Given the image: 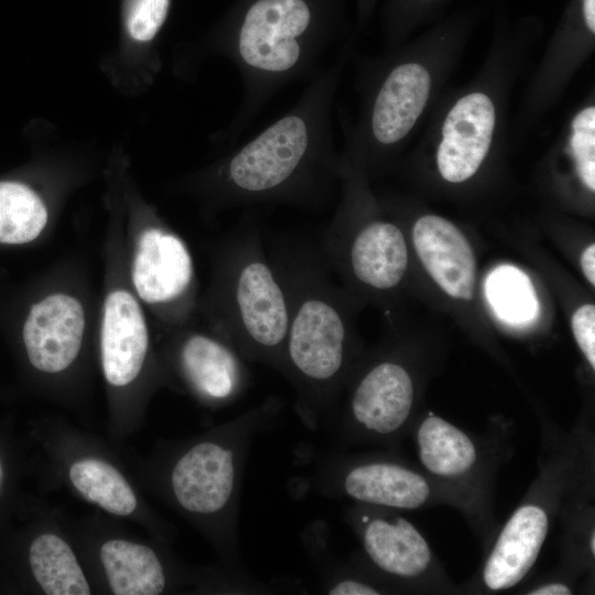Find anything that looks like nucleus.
I'll return each instance as SVG.
<instances>
[{"label":"nucleus","mask_w":595,"mask_h":595,"mask_svg":"<svg viewBox=\"0 0 595 595\" xmlns=\"http://www.w3.org/2000/svg\"><path fill=\"white\" fill-rule=\"evenodd\" d=\"M170 0H130L127 11V29L139 42L152 41L162 28Z\"/></svg>","instance_id":"24"},{"label":"nucleus","mask_w":595,"mask_h":595,"mask_svg":"<svg viewBox=\"0 0 595 595\" xmlns=\"http://www.w3.org/2000/svg\"><path fill=\"white\" fill-rule=\"evenodd\" d=\"M139 298L155 307L171 325L191 316L195 271L184 240L163 225L144 228L138 238L131 270Z\"/></svg>","instance_id":"6"},{"label":"nucleus","mask_w":595,"mask_h":595,"mask_svg":"<svg viewBox=\"0 0 595 595\" xmlns=\"http://www.w3.org/2000/svg\"><path fill=\"white\" fill-rule=\"evenodd\" d=\"M340 66L323 68L288 111L213 166L205 186L218 208L326 205L342 172L331 127Z\"/></svg>","instance_id":"1"},{"label":"nucleus","mask_w":595,"mask_h":595,"mask_svg":"<svg viewBox=\"0 0 595 595\" xmlns=\"http://www.w3.org/2000/svg\"><path fill=\"white\" fill-rule=\"evenodd\" d=\"M328 486L366 506L414 510L432 497L430 482L419 472L390 459H365L337 470Z\"/></svg>","instance_id":"11"},{"label":"nucleus","mask_w":595,"mask_h":595,"mask_svg":"<svg viewBox=\"0 0 595 595\" xmlns=\"http://www.w3.org/2000/svg\"><path fill=\"white\" fill-rule=\"evenodd\" d=\"M280 403L269 398L234 419L219 439L197 442L175 462L171 488L185 511L224 521L237 531L246 455L253 435L274 416Z\"/></svg>","instance_id":"4"},{"label":"nucleus","mask_w":595,"mask_h":595,"mask_svg":"<svg viewBox=\"0 0 595 595\" xmlns=\"http://www.w3.org/2000/svg\"><path fill=\"white\" fill-rule=\"evenodd\" d=\"M32 573L45 594L88 595L89 584L71 547L53 533L39 536L30 547Z\"/></svg>","instance_id":"19"},{"label":"nucleus","mask_w":595,"mask_h":595,"mask_svg":"<svg viewBox=\"0 0 595 595\" xmlns=\"http://www.w3.org/2000/svg\"><path fill=\"white\" fill-rule=\"evenodd\" d=\"M415 440L422 466L435 477L463 478L478 462V448L473 439L439 415L429 414L419 423Z\"/></svg>","instance_id":"17"},{"label":"nucleus","mask_w":595,"mask_h":595,"mask_svg":"<svg viewBox=\"0 0 595 595\" xmlns=\"http://www.w3.org/2000/svg\"><path fill=\"white\" fill-rule=\"evenodd\" d=\"M571 149L583 183L595 190V108L580 111L572 123Z\"/></svg>","instance_id":"23"},{"label":"nucleus","mask_w":595,"mask_h":595,"mask_svg":"<svg viewBox=\"0 0 595 595\" xmlns=\"http://www.w3.org/2000/svg\"><path fill=\"white\" fill-rule=\"evenodd\" d=\"M47 223L41 197L18 182H0V242L20 245L33 241Z\"/></svg>","instance_id":"22"},{"label":"nucleus","mask_w":595,"mask_h":595,"mask_svg":"<svg viewBox=\"0 0 595 595\" xmlns=\"http://www.w3.org/2000/svg\"><path fill=\"white\" fill-rule=\"evenodd\" d=\"M321 250L331 270L378 293L401 283L409 261L404 235L396 224L378 217L355 223L344 205L325 230Z\"/></svg>","instance_id":"5"},{"label":"nucleus","mask_w":595,"mask_h":595,"mask_svg":"<svg viewBox=\"0 0 595 595\" xmlns=\"http://www.w3.org/2000/svg\"><path fill=\"white\" fill-rule=\"evenodd\" d=\"M431 90L426 68L416 63L392 67L380 83L369 111V134L379 147L401 141L422 113Z\"/></svg>","instance_id":"16"},{"label":"nucleus","mask_w":595,"mask_h":595,"mask_svg":"<svg viewBox=\"0 0 595 595\" xmlns=\"http://www.w3.org/2000/svg\"><path fill=\"white\" fill-rule=\"evenodd\" d=\"M572 593V588L563 582L541 584L528 592L530 595H570Z\"/></svg>","instance_id":"27"},{"label":"nucleus","mask_w":595,"mask_h":595,"mask_svg":"<svg viewBox=\"0 0 595 595\" xmlns=\"http://www.w3.org/2000/svg\"><path fill=\"white\" fill-rule=\"evenodd\" d=\"M85 332L78 299L56 292L35 303L24 322L23 342L30 363L45 374L68 368L77 357Z\"/></svg>","instance_id":"9"},{"label":"nucleus","mask_w":595,"mask_h":595,"mask_svg":"<svg viewBox=\"0 0 595 595\" xmlns=\"http://www.w3.org/2000/svg\"><path fill=\"white\" fill-rule=\"evenodd\" d=\"M0 476H1V468H0Z\"/></svg>","instance_id":"31"},{"label":"nucleus","mask_w":595,"mask_h":595,"mask_svg":"<svg viewBox=\"0 0 595 595\" xmlns=\"http://www.w3.org/2000/svg\"><path fill=\"white\" fill-rule=\"evenodd\" d=\"M267 250L284 283L289 325L281 374L295 390V409L316 426L334 407L350 361V329L343 295L321 247L283 239Z\"/></svg>","instance_id":"2"},{"label":"nucleus","mask_w":595,"mask_h":595,"mask_svg":"<svg viewBox=\"0 0 595 595\" xmlns=\"http://www.w3.org/2000/svg\"><path fill=\"white\" fill-rule=\"evenodd\" d=\"M69 478L86 499L110 513L127 516L137 507L136 495L128 482L104 461L87 458L74 463Z\"/></svg>","instance_id":"21"},{"label":"nucleus","mask_w":595,"mask_h":595,"mask_svg":"<svg viewBox=\"0 0 595 595\" xmlns=\"http://www.w3.org/2000/svg\"><path fill=\"white\" fill-rule=\"evenodd\" d=\"M100 560L116 595H158L165 587L162 563L147 545L109 540L101 545Z\"/></svg>","instance_id":"18"},{"label":"nucleus","mask_w":595,"mask_h":595,"mask_svg":"<svg viewBox=\"0 0 595 595\" xmlns=\"http://www.w3.org/2000/svg\"><path fill=\"white\" fill-rule=\"evenodd\" d=\"M176 360L188 387L202 400L235 402L250 383L247 360L215 331H188L178 338Z\"/></svg>","instance_id":"8"},{"label":"nucleus","mask_w":595,"mask_h":595,"mask_svg":"<svg viewBox=\"0 0 595 595\" xmlns=\"http://www.w3.org/2000/svg\"><path fill=\"white\" fill-rule=\"evenodd\" d=\"M216 253L207 305L212 329L247 361L281 372L289 299L255 219L244 217Z\"/></svg>","instance_id":"3"},{"label":"nucleus","mask_w":595,"mask_h":595,"mask_svg":"<svg viewBox=\"0 0 595 595\" xmlns=\"http://www.w3.org/2000/svg\"><path fill=\"white\" fill-rule=\"evenodd\" d=\"M100 348L104 375L111 386H127L140 374L149 331L143 311L129 291L113 290L106 296Z\"/></svg>","instance_id":"13"},{"label":"nucleus","mask_w":595,"mask_h":595,"mask_svg":"<svg viewBox=\"0 0 595 595\" xmlns=\"http://www.w3.org/2000/svg\"><path fill=\"white\" fill-rule=\"evenodd\" d=\"M588 550H589V553L592 554V556H594V554H595V532H594V529L592 530V532L589 533V537H588Z\"/></svg>","instance_id":"30"},{"label":"nucleus","mask_w":595,"mask_h":595,"mask_svg":"<svg viewBox=\"0 0 595 595\" xmlns=\"http://www.w3.org/2000/svg\"><path fill=\"white\" fill-rule=\"evenodd\" d=\"M494 128L495 108L488 96L473 93L461 98L442 128L436 154L442 177L452 183L472 177L488 153Z\"/></svg>","instance_id":"12"},{"label":"nucleus","mask_w":595,"mask_h":595,"mask_svg":"<svg viewBox=\"0 0 595 595\" xmlns=\"http://www.w3.org/2000/svg\"><path fill=\"white\" fill-rule=\"evenodd\" d=\"M584 18L588 29L595 31V0H583Z\"/></svg>","instance_id":"29"},{"label":"nucleus","mask_w":595,"mask_h":595,"mask_svg":"<svg viewBox=\"0 0 595 595\" xmlns=\"http://www.w3.org/2000/svg\"><path fill=\"white\" fill-rule=\"evenodd\" d=\"M326 593L331 595H377L382 592L369 582L354 577H340L328 584Z\"/></svg>","instance_id":"26"},{"label":"nucleus","mask_w":595,"mask_h":595,"mask_svg":"<svg viewBox=\"0 0 595 595\" xmlns=\"http://www.w3.org/2000/svg\"><path fill=\"white\" fill-rule=\"evenodd\" d=\"M412 241L425 270L445 293L464 301L473 299L476 259L454 224L435 215L422 216L413 225Z\"/></svg>","instance_id":"14"},{"label":"nucleus","mask_w":595,"mask_h":595,"mask_svg":"<svg viewBox=\"0 0 595 595\" xmlns=\"http://www.w3.org/2000/svg\"><path fill=\"white\" fill-rule=\"evenodd\" d=\"M549 531V515L536 502L519 506L505 523L488 554L482 582L489 591L519 584L536 563Z\"/></svg>","instance_id":"15"},{"label":"nucleus","mask_w":595,"mask_h":595,"mask_svg":"<svg viewBox=\"0 0 595 595\" xmlns=\"http://www.w3.org/2000/svg\"><path fill=\"white\" fill-rule=\"evenodd\" d=\"M581 267L588 282L595 284V245L591 244L583 251L581 257Z\"/></svg>","instance_id":"28"},{"label":"nucleus","mask_w":595,"mask_h":595,"mask_svg":"<svg viewBox=\"0 0 595 595\" xmlns=\"http://www.w3.org/2000/svg\"><path fill=\"white\" fill-rule=\"evenodd\" d=\"M484 292L495 315L511 326L534 322L540 312L539 300L530 278L519 268L500 264L484 282Z\"/></svg>","instance_id":"20"},{"label":"nucleus","mask_w":595,"mask_h":595,"mask_svg":"<svg viewBox=\"0 0 595 595\" xmlns=\"http://www.w3.org/2000/svg\"><path fill=\"white\" fill-rule=\"evenodd\" d=\"M356 518L364 552L382 574L397 581H413L432 566V550L409 520L386 509L369 506Z\"/></svg>","instance_id":"10"},{"label":"nucleus","mask_w":595,"mask_h":595,"mask_svg":"<svg viewBox=\"0 0 595 595\" xmlns=\"http://www.w3.org/2000/svg\"><path fill=\"white\" fill-rule=\"evenodd\" d=\"M575 340L589 366L595 368V307L593 304L580 306L572 316Z\"/></svg>","instance_id":"25"},{"label":"nucleus","mask_w":595,"mask_h":595,"mask_svg":"<svg viewBox=\"0 0 595 595\" xmlns=\"http://www.w3.org/2000/svg\"><path fill=\"white\" fill-rule=\"evenodd\" d=\"M414 382L408 368L392 358L369 364L351 383L343 416L346 435L383 441L409 422Z\"/></svg>","instance_id":"7"}]
</instances>
